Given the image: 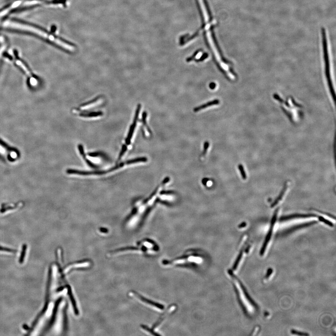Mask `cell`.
Instances as JSON below:
<instances>
[{
	"label": "cell",
	"instance_id": "3957f363",
	"mask_svg": "<svg viewBox=\"0 0 336 336\" xmlns=\"http://www.w3.org/2000/svg\"><path fill=\"white\" fill-rule=\"evenodd\" d=\"M322 36L323 47V58H324V63H325V71L326 76L327 80L329 86H330V94L331 96L334 97L335 93L333 88L332 85V75L330 70V63L329 56L328 50L327 40L326 34L324 28H322L321 29Z\"/></svg>",
	"mask_w": 336,
	"mask_h": 336
},
{
	"label": "cell",
	"instance_id": "603a6c76",
	"mask_svg": "<svg viewBox=\"0 0 336 336\" xmlns=\"http://www.w3.org/2000/svg\"><path fill=\"white\" fill-rule=\"evenodd\" d=\"M100 230H101V232H103V233H106L108 231V230L105 228H101Z\"/></svg>",
	"mask_w": 336,
	"mask_h": 336
},
{
	"label": "cell",
	"instance_id": "277c9868",
	"mask_svg": "<svg viewBox=\"0 0 336 336\" xmlns=\"http://www.w3.org/2000/svg\"><path fill=\"white\" fill-rule=\"evenodd\" d=\"M278 211V210L277 209V210L275 212V213H274V216L273 217L272 220L271 221V224L270 228L269 230V232H268V234H267V236H266V238H265V241H264V243H263L262 247L261 248V251H260V255H261V256H262V255L264 254V253H265V250H266V248H267L268 243H269L270 239L272 235L273 230V228H274V225H275L276 220H277Z\"/></svg>",
	"mask_w": 336,
	"mask_h": 336
},
{
	"label": "cell",
	"instance_id": "5bb4252c",
	"mask_svg": "<svg viewBox=\"0 0 336 336\" xmlns=\"http://www.w3.org/2000/svg\"><path fill=\"white\" fill-rule=\"evenodd\" d=\"M78 148H79V151H80V154H81V155L83 156L84 159L85 160V161L86 162L87 164H88L89 166H91V167H94V164H92V163L86 158V157L85 156V154H84V149H83V146H82V145H79L78 146Z\"/></svg>",
	"mask_w": 336,
	"mask_h": 336
},
{
	"label": "cell",
	"instance_id": "cb8c5ba5",
	"mask_svg": "<svg viewBox=\"0 0 336 336\" xmlns=\"http://www.w3.org/2000/svg\"><path fill=\"white\" fill-rule=\"evenodd\" d=\"M250 246H248V247H247V248H246V250H245L246 253H248V251H249V248H250Z\"/></svg>",
	"mask_w": 336,
	"mask_h": 336
},
{
	"label": "cell",
	"instance_id": "4fadbf2b",
	"mask_svg": "<svg viewBox=\"0 0 336 336\" xmlns=\"http://www.w3.org/2000/svg\"><path fill=\"white\" fill-rule=\"evenodd\" d=\"M102 115L103 113L102 112H91L87 113H81L80 114V116L82 117L91 118L98 117L101 116Z\"/></svg>",
	"mask_w": 336,
	"mask_h": 336
},
{
	"label": "cell",
	"instance_id": "ac0fdd59",
	"mask_svg": "<svg viewBox=\"0 0 336 336\" xmlns=\"http://www.w3.org/2000/svg\"><path fill=\"white\" fill-rule=\"evenodd\" d=\"M319 220L320 221H322V222H323L325 224H327L328 226H330V227H333V223H331L330 221L326 219H325V218H323V217H321V216H319Z\"/></svg>",
	"mask_w": 336,
	"mask_h": 336
},
{
	"label": "cell",
	"instance_id": "ba28073f",
	"mask_svg": "<svg viewBox=\"0 0 336 336\" xmlns=\"http://www.w3.org/2000/svg\"><path fill=\"white\" fill-rule=\"evenodd\" d=\"M220 100H218V99H215V100H213V101L208 102L202 105L201 106H198V107L194 108L193 111L195 113L201 111L205 109H206V108L212 107V106H216V105H218L220 104Z\"/></svg>",
	"mask_w": 336,
	"mask_h": 336
},
{
	"label": "cell",
	"instance_id": "52a82bcc",
	"mask_svg": "<svg viewBox=\"0 0 336 336\" xmlns=\"http://www.w3.org/2000/svg\"><path fill=\"white\" fill-rule=\"evenodd\" d=\"M133 295H135L136 298H138L139 300H141L142 302H144L145 304H147L148 305H151V306H152V307H155V308H157V309H159V310H162L163 309V306L160 304H156V303H155V302H152V301H151V300H148V299H146V298H144V297H143V296H140L139 294H137L136 293H133Z\"/></svg>",
	"mask_w": 336,
	"mask_h": 336
},
{
	"label": "cell",
	"instance_id": "8fae6325",
	"mask_svg": "<svg viewBox=\"0 0 336 336\" xmlns=\"http://www.w3.org/2000/svg\"><path fill=\"white\" fill-rule=\"evenodd\" d=\"M89 264H90V262H88L75 263L74 264H71V266H69L67 267L66 270H65V271H66V272H67L69 271L71 269H73V268L86 267L87 266H89Z\"/></svg>",
	"mask_w": 336,
	"mask_h": 336
},
{
	"label": "cell",
	"instance_id": "7c38bea8",
	"mask_svg": "<svg viewBox=\"0 0 336 336\" xmlns=\"http://www.w3.org/2000/svg\"><path fill=\"white\" fill-rule=\"evenodd\" d=\"M147 114L146 113H143V119H142V121H143V130L144 135H145L146 136H149L150 135H151V129L148 127V125L147 124Z\"/></svg>",
	"mask_w": 336,
	"mask_h": 336
},
{
	"label": "cell",
	"instance_id": "7a4b0ae2",
	"mask_svg": "<svg viewBox=\"0 0 336 336\" xmlns=\"http://www.w3.org/2000/svg\"><path fill=\"white\" fill-rule=\"evenodd\" d=\"M273 98L292 123L296 124L301 121L303 116V106L297 103L293 97L283 99L281 95L276 94L273 95Z\"/></svg>",
	"mask_w": 336,
	"mask_h": 336
},
{
	"label": "cell",
	"instance_id": "e0dca14e",
	"mask_svg": "<svg viewBox=\"0 0 336 336\" xmlns=\"http://www.w3.org/2000/svg\"><path fill=\"white\" fill-rule=\"evenodd\" d=\"M291 333H292V334L299 335V336H309V334H308V333H305V332H301V331H297V330H291Z\"/></svg>",
	"mask_w": 336,
	"mask_h": 336
},
{
	"label": "cell",
	"instance_id": "30bf717a",
	"mask_svg": "<svg viewBox=\"0 0 336 336\" xmlns=\"http://www.w3.org/2000/svg\"><path fill=\"white\" fill-rule=\"evenodd\" d=\"M316 216L314 214H293V215H288L285 217H282L281 219V220H290L294 218H307V217H311Z\"/></svg>",
	"mask_w": 336,
	"mask_h": 336
},
{
	"label": "cell",
	"instance_id": "5b68a950",
	"mask_svg": "<svg viewBox=\"0 0 336 336\" xmlns=\"http://www.w3.org/2000/svg\"><path fill=\"white\" fill-rule=\"evenodd\" d=\"M141 108V105L139 104L138 106V107H137L136 111V116H135V120H134V122H133V124H132V125H131V127H130V129H129V132H128V136L127 138L126 139V144L127 145H129V144H130V141H131V139H132V136H133L134 131H135V128H136V122H137L138 117H139V113H140Z\"/></svg>",
	"mask_w": 336,
	"mask_h": 336
},
{
	"label": "cell",
	"instance_id": "d6986e66",
	"mask_svg": "<svg viewBox=\"0 0 336 336\" xmlns=\"http://www.w3.org/2000/svg\"><path fill=\"white\" fill-rule=\"evenodd\" d=\"M239 169L240 170V173H241V176H242L243 178L244 179H246V174L245 171L244 169L243 166L241 164H239Z\"/></svg>",
	"mask_w": 336,
	"mask_h": 336
},
{
	"label": "cell",
	"instance_id": "9a60e30c",
	"mask_svg": "<svg viewBox=\"0 0 336 336\" xmlns=\"http://www.w3.org/2000/svg\"><path fill=\"white\" fill-rule=\"evenodd\" d=\"M287 188V186L286 185H285V186L284 187V188H283V190H282V191H281V193L280 195L279 196L278 198H277V199H276V201L274 202V203L273 204H272L271 207H274V206H275V205H276V204H277L278 203V202L280 200H281V198H282V197H283V195H284L285 192Z\"/></svg>",
	"mask_w": 336,
	"mask_h": 336
},
{
	"label": "cell",
	"instance_id": "44dd1931",
	"mask_svg": "<svg viewBox=\"0 0 336 336\" xmlns=\"http://www.w3.org/2000/svg\"><path fill=\"white\" fill-rule=\"evenodd\" d=\"M209 87H210V89H211L212 90H214L217 87V85H216V83L212 82V83H210V85H209Z\"/></svg>",
	"mask_w": 336,
	"mask_h": 336
},
{
	"label": "cell",
	"instance_id": "9c48e42d",
	"mask_svg": "<svg viewBox=\"0 0 336 336\" xmlns=\"http://www.w3.org/2000/svg\"><path fill=\"white\" fill-rule=\"evenodd\" d=\"M235 277L236 278V279L238 281L239 283V285H240V287H241V289H242V290L244 294V295L246 297L247 300H248V301H249V303H250V304H252V305L254 306V307H255V308H258L256 303H255V302H254V301L252 299L251 296H249V294H248V292H247V290H246V288L243 285V284L242 283H241V282L236 277V276Z\"/></svg>",
	"mask_w": 336,
	"mask_h": 336
},
{
	"label": "cell",
	"instance_id": "6da1fadb",
	"mask_svg": "<svg viewBox=\"0 0 336 336\" xmlns=\"http://www.w3.org/2000/svg\"><path fill=\"white\" fill-rule=\"evenodd\" d=\"M3 25L5 27L9 28L18 29V30L19 29V30L33 33L50 42H53V43L57 44L58 46H60L61 48H64L65 50L69 52H73L75 51V47L69 43L66 42L64 40L61 39L60 38H58L51 34L46 32V31L36 28L35 27L17 22H14L12 21H7L3 24Z\"/></svg>",
	"mask_w": 336,
	"mask_h": 336
},
{
	"label": "cell",
	"instance_id": "7402d4cb",
	"mask_svg": "<svg viewBox=\"0 0 336 336\" xmlns=\"http://www.w3.org/2000/svg\"><path fill=\"white\" fill-rule=\"evenodd\" d=\"M246 223H245L244 222V223H242L241 225H239V227L240 228L244 227H246Z\"/></svg>",
	"mask_w": 336,
	"mask_h": 336
},
{
	"label": "cell",
	"instance_id": "8992f818",
	"mask_svg": "<svg viewBox=\"0 0 336 336\" xmlns=\"http://www.w3.org/2000/svg\"><path fill=\"white\" fill-rule=\"evenodd\" d=\"M103 102V99L101 97H99V98H96L93 101L87 103L85 104H84L83 105L80 106L79 109L80 110H82L89 109L94 108V107L100 105Z\"/></svg>",
	"mask_w": 336,
	"mask_h": 336
},
{
	"label": "cell",
	"instance_id": "ffe728a7",
	"mask_svg": "<svg viewBox=\"0 0 336 336\" xmlns=\"http://www.w3.org/2000/svg\"><path fill=\"white\" fill-rule=\"evenodd\" d=\"M273 271V269H271V268H269V269H268V271H267V274H266V276H265L266 278L267 279L270 276V275H271Z\"/></svg>",
	"mask_w": 336,
	"mask_h": 336
},
{
	"label": "cell",
	"instance_id": "2e32d148",
	"mask_svg": "<svg viewBox=\"0 0 336 336\" xmlns=\"http://www.w3.org/2000/svg\"><path fill=\"white\" fill-rule=\"evenodd\" d=\"M243 255V251L241 250L239 253V254L235 262V263H234V266H233V269H236L237 268L238 266L240 260H241L242 256Z\"/></svg>",
	"mask_w": 336,
	"mask_h": 336
}]
</instances>
